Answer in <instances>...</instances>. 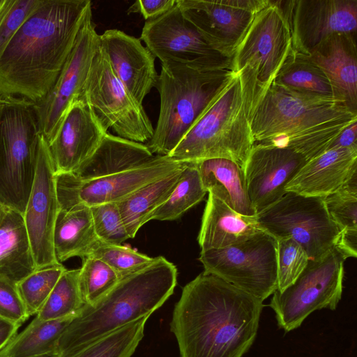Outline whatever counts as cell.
Returning a JSON list of instances; mask_svg holds the SVG:
<instances>
[{"mask_svg": "<svg viewBox=\"0 0 357 357\" xmlns=\"http://www.w3.org/2000/svg\"><path fill=\"white\" fill-rule=\"evenodd\" d=\"M263 301L205 272L186 284L170 321L179 357H242L257 337Z\"/></svg>", "mask_w": 357, "mask_h": 357, "instance_id": "obj_1", "label": "cell"}, {"mask_svg": "<svg viewBox=\"0 0 357 357\" xmlns=\"http://www.w3.org/2000/svg\"><path fill=\"white\" fill-rule=\"evenodd\" d=\"M91 10L90 0H41L0 55V96L43 99Z\"/></svg>", "mask_w": 357, "mask_h": 357, "instance_id": "obj_2", "label": "cell"}, {"mask_svg": "<svg viewBox=\"0 0 357 357\" xmlns=\"http://www.w3.org/2000/svg\"><path fill=\"white\" fill-rule=\"evenodd\" d=\"M357 121L343 100L298 91L273 82L254 112V145L288 148L307 161L327 151L340 132Z\"/></svg>", "mask_w": 357, "mask_h": 357, "instance_id": "obj_3", "label": "cell"}, {"mask_svg": "<svg viewBox=\"0 0 357 357\" xmlns=\"http://www.w3.org/2000/svg\"><path fill=\"white\" fill-rule=\"evenodd\" d=\"M265 92L251 67L234 71L168 156L182 162L224 158L243 168L254 146L252 118Z\"/></svg>", "mask_w": 357, "mask_h": 357, "instance_id": "obj_4", "label": "cell"}, {"mask_svg": "<svg viewBox=\"0 0 357 357\" xmlns=\"http://www.w3.org/2000/svg\"><path fill=\"white\" fill-rule=\"evenodd\" d=\"M175 265L163 257L121 278L92 305H85L68 325L58 343V357H70L93 342L144 317H150L173 294Z\"/></svg>", "mask_w": 357, "mask_h": 357, "instance_id": "obj_5", "label": "cell"}, {"mask_svg": "<svg viewBox=\"0 0 357 357\" xmlns=\"http://www.w3.org/2000/svg\"><path fill=\"white\" fill-rule=\"evenodd\" d=\"M155 88L160 107L153 135L146 146L153 155H169L202 116L234 73L231 67L198 69L161 63Z\"/></svg>", "mask_w": 357, "mask_h": 357, "instance_id": "obj_6", "label": "cell"}, {"mask_svg": "<svg viewBox=\"0 0 357 357\" xmlns=\"http://www.w3.org/2000/svg\"><path fill=\"white\" fill-rule=\"evenodd\" d=\"M40 135L33 102L0 96V202L22 215L33 182Z\"/></svg>", "mask_w": 357, "mask_h": 357, "instance_id": "obj_7", "label": "cell"}, {"mask_svg": "<svg viewBox=\"0 0 357 357\" xmlns=\"http://www.w3.org/2000/svg\"><path fill=\"white\" fill-rule=\"evenodd\" d=\"M345 260L334 248L319 259L309 260L291 285L272 294L268 306L280 329L288 333L298 328L316 310H336L342 295Z\"/></svg>", "mask_w": 357, "mask_h": 357, "instance_id": "obj_8", "label": "cell"}, {"mask_svg": "<svg viewBox=\"0 0 357 357\" xmlns=\"http://www.w3.org/2000/svg\"><path fill=\"white\" fill-rule=\"evenodd\" d=\"M255 217L261 229L277 240H295L310 260L324 256L339 240V230L328 212L324 197L287 192Z\"/></svg>", "mask_w": 357, "mask_h": 357, "instance_id": "obj_9", "label": "cell"}, {"mask_svg": "<svg viewBox=\"0 0 357 357\" xmlns=\"http://www.w3.org/2000/svg\"><path fill=\"white\" fill-rule=\"evenodd\" d=\"M277 239L261 231L249 239L222 249L201 251L204 272L266 300L278 289Z\"/></svg>", "mask_w": 357, "mask_h": 357, "instance_id": "obj_10", "label": "cell"}, {"mask_svg": "<svg viewBox=\"0 0 357 357\" xmlns=\"http://www.w3.org/2000/svg\"><path fill=\"white\" fill-rule=\"evenodd\" d=\"M80 97L107 131L112 129L120 137L142 144L152 138L154 128L143 105L117 78L100 45Z\"/></svg>", "mask_w": 357, "mask_h": 357, "instance_id": "obj_11", "label": "cell"}, {"mask_svg": "<svg viewBox=\"0 0 357 357\" xmlns=\"http://www.w3.org/2000/svg\"><path fill=\"white\" fill-rule=\"evenodd\" d=\"M291 53V36L284 14L277 1L268 0L236 48L231 66L234 71L251 67L266 91Z\"/></svg>", "mask_w": 357, "mask_h": 357, "instance_id": "obj_12", "label": "cell"}, {"mask_svg": "<svg viewBox=\"0 0 357 357\" xmlns=\"http://www.w3.org/2000/svg\"><path fill=\"white\" fill-rule=\"evenodd\" d=\"M92 16L91 10L50 91L43 99L33 102L40 133L48 144L54 139L71 105L80 98L99 47V35Z\"/></svg>", "mask_w": 357, "mask_h": 357, "instance_id": "obj_13", "label": "cell"}, {"mask_svg": "<svg viewBox=\"0 0 357 357\" xmlns=\"http://www.w3.org/2000/svg\"><path fill=\"white\" fill-rule=\"evenodd\" d=\"M161 63H178L198 69L231 67V58L213 48L183 15L176 3L160 17L146 21L140 38Z\"/></svg>", "mask_w": 357, "mask_h": 357, "instance_id": "obj_14", "label": "cell"}, {"mask_svg": "<svg viewBox=\"0 0 357 357\" xmlns=\"http://www.w3.org/2000/svg\"><path fill=\"white\" fill-rule=\"evenodd\" d=\"M185 164L168 155H156L144 166L91 180H81L73 173L55 174L60 209L120 202L144 185L182 168Z\"/></svg>", "mask_w": 357, "mask_h": 357, "instance_id": "obj_15", "label": "cell"}, {"mask_svg": "<svg viewBox=\"0 0 357 357\" xmlns=\"http://www.w3.org/2000/svg\"><path fill=\"white\" fill-rule=\"evenodd\" d=\"M277 1L289 24L294 54L307 56L333 34L356 33L357 0Z\"/></svg>", "mask_w": 357, "mask_h": 357, "instance_id": "obj_16", "label": "cell"}, {"mask_svg": "<svg viewBox=\"0 0 357 357\" xmlns=\"http://www.w3.org/2000/svg\"><path fill=\"white\" fill-rule=\"evenodd\" d=\"M59 211L49 145L40 134L33 182L22 215L36 269L59 264L54 252L53 234Z\"/></svg>", "mask_w": 357, "mask_h": 357, "instance_id": "obj_17", "label": "cell"}, {"mask_svg": "<svg viewBox=\"0 0 357 357\" xmlns=\"http://www.w3.org/2000/svg\"><path fill=\"white\" fill-rule=\"evenodd\" d=\"M268 0H177L183 15L207 43L231 58L255 15Z\"/></svg>", "mask_w": 357, "mask_h": 357, "instance_id": "obj_18", "label": "cell"}, {"mask_svg": "<svg viewBox=\"0 0 357 357\" xmlns=\"http://www.w3.org/2000/svg\"><path fill=\"white\" fill-rule=\"evenodd\" d=\"M307 162L302 155L288 148L253 146L243 171L256 215L284 195L285 186Z\"/></svg>", "mask_w": 357, "mask_h": 357, "instance_id": "obj_19", "label": "cell"}, {"mask_svg": "<svg viewBox=\"0 0 357 357\" xmlns=\"http://www.w3.org/2000/svg\"><path fill=\"white\" fill-rule=\"evenodd\" d=\"M107 132L89 103L80 97L48 144L55 174L75 172L94 153Z\"/></svg>", "mask_w": 357, "mask_h": 357, "instance_id": "obj_20", "label": "cell"}, {"mask_svg": "<svg viewBox=\"0 0 357 357\" xmlns=\"http://www.w3.org/2000/svg\"><path fill=\"white\" fill-rule=\"evenodd\" d=\"M99 40L117 78L143 105L144 98L158 82L154 56L139 38L119 29L106 30L99 35Z\"/></svg>", "mask_w": 357, "mask_h": 357, "instance_id": "obj_21", "label": "cell"}, {"mask_svg": "<svg viewBox=\"0 0 357 357\" xmlns=\"http://www.w3.org/2000/svg\"><path fill=\"white\" fill-rule=\"evenodd\" d=\"M357 174V149L331 148L308 160L285 186L286 192L325 197Z\"/></svg>", "mask_w": 357, "mask_h": 357, "instance_id": "obj_22", "label": "cell"}, {"mask_svg": "<svg viewBox=\"0 0 357 357\" xmlns=\"http://www.w3.org/2000/svg\"><path fill=\"white\" fill-rule=\"evenodd\" d=\"M307 56L327 76L337 96L357 112L356 34H333Z\"/></svg>", "mask_w": 357, "mask_h": 357, "instance_id": "obj_23", "label": "cell"}, {"mask_svg": "<svg viewBox=\"0 0 357 357\" xmlns=\"http://www.w3.org/2000/svg\"><path fill=\"white\" fill-rule=\"evenodd\" d=\"M261 231L255 216L241 215L208 193L197 237L201 251L217 250L246 241Z\"/></svg>", "mask_w": 357, "mask_h": 357, "instance_id": "obj_24", "label": "cell"}, {"mask_svg": "<svg viewBox=\"0 0 357 357\" xmlns=\"http://www.w3.org/2000/svg\"><path fill=\"white\" fill-rule=\"evenodd\" d=\"M155 155L146 144L107 132L94 153L73 174L81 180L98 178L144 166Z\"/></svg>", "mask_w": 357, "mask_h": 357, "instance_id": "obj_25", "label": "cell"}, {"mask_svg": "<svg viewBox=\"0 0 357 357\" xmlns=\"http://www.w3.org/2000/svg\"><path fill=\"white\" fill-rule=\"evenodd\" d=\"M195 163L207 193L213 194L241 215H256L248 197L243 168L224 158Z\"/></svg>", "mask_w": 357, "mask_h": 357, "instance_id": "obj_26", "label": "cell"}, {"mask_svg": "<svg viewBox=\"0 0 357 357\" xmlns=\"http://www.w3.org/2000/svg\"><path fill=\"white\" fill-rule=\"evenodd\" d=\"M98 241L89 207L60 209L53 234L54 252L59 263L75 257H87Z\"/></svg>", "mask_w": 357, "mask_h": 357, "instance_id": "obj_27", "label": "cell"}, {"mask_svg": "<svg viewBox=\"0 0 357 357\" xmlns=\"http://www.w3.org/2000/svg\"><path fill=\"white\" fill-rule=\"evenodd\" d=\"M35 270L23 215L8 208L0 224V277L17 284Z\"/></svg>", "mask_w": 357, "mask_h": 357, "instance_id": "obj_28", "label": "cell"}, {"mask_svg": "<svg viewBox=\"0 0 357 357\" xmlns=\"http://www.w3.org/2000/svg\"><path fill=\"white\" fill-rule=\"evenodd\" d=\"M184 166L144 185L116 202L130 238L135 236L142 226L151 220L152 214L169 197L178 181Z\"/></svg>", "mask_w": 357, "mask_h": 357, "instance_id": "obj_29", "label": "cell"}, {"mask_svg": "<svg viewBox=\"0 0 357 357\" xmlns=\"http://www.w3.org/2000/svg\"><path fill=\"white\" fill-rule=\"evenodd\" d=\"M340 236L335 248L347 259L357 256V174L338 190L324 197Z\"/></svg>", "mask_w": 357, "mask_h": 357, "instance_id": "obj_30", "label": "cell"}, {"mask_svg": "<svg viewBox=\"0 0 357 357\" xmlns=\"http://www.w3.org/2000/svg\"><path fill=\"white\" fill-rule=\"evenodd\" d=\"M74 317L47 321L33 319L0 350V357H36L57 352L59 340Z\"/></svg>", "mask_w": 357, "mask_h": 357, "instance_id": "obj_31", "label": "cell"}, {"mask_svg": "<svg viewBox=\"0 0 357 357\" xmlns=\"http://www.w3.org/2000/svg\"><path fill=\"white\" fill-rule=\"evenodd\" d=\"M273 82L303 93L341 99L325 73L305 55L292 52Z\"/></svg>", "mask_w": 357, "mask_h": 357, "instance_id": "obj_32", "label": "cell"}, {"mask_svg": "<svg viewBox=\"0 0 357 357\" xmlns=\"http://www.w3.org/2000/svg\"><path fill=\"white\" fill-rule=\"evenodd\" d=\"M204 189L195 162H186L167 199L152 214L151 220H174L203 200Z\"/></svg>", "mask_w": 357, "mask_h": 357, "instance_id": "obj_33", "label": "cell"}, {"mask_svg": "<svg viewBox=\"0 0 357 357\" xmlns=\"http://www.w3.org/2000/svg\"><path fill=\"white\" fill-rule=\"evenodd\" d=\"M79 268L62 273L46 301L34 318L36 321L75 317L86 305L79 287Z\"/></svg>", "mask_w": 357, "mask_h": 357, "instance_id": "obj_34", "label": "cell"}, {"mask_svg": "<svg viewBox=\"0 0 357 357\" xmlns=\"http://www.w3.org/2000/svg\"><path fill=\"white\" fill-rule=\"evenodd\" d=\"M149 318L144 317L116 330L70 357H131L144 337Z\"/></svg>", "mask_w": 357, "mask_h": 357, "instance_id": "obj_35", "label": "cell"}, {"mask_svg": "<svg viewBox=\"0 0 357 357\" xmlns=\"http://www.w3.org/2000/svg\"><path fill=\"white\" fill-rule=\"evenodd\" d=\"M121 280L104 261L93 257L82 259L79 273V287L86 305H92L108 294Z\"/></svg>", "mask_w": 357, "mask_h": 357, "instance_id": "obj_36", "label": "cell"}, {"mask_svg": "<svg viewBox=\"0 0 357 357\" xmlns=\"http://www.w3.org/2000/svg\"><path fill=\"white\" fill-rule=\"evenodd\" d=\"M66 269L60 263L47 266L35 270L17 284L29 317L39 312Z\"/></svg>", "mask_w": 357, "mask_h": 357, "instance_id": "obj_37", "label": "cell"}, {"mask_svg": "<svg viewBox=\"0 0 357 357\" xmlns=\"http://www.w3.org/2000/svg\"><path fill=\"white\" fill-rule=\"evenodd\" d=\"M87 257L97 258L110 266L120 277L138 272L155 259L121 245H112L98 241Z\"/></svg>", "mask_w": 357, "mask_h": 357, "instance_id": "obj_38", "label": "cell"}, {"mask_svg": "<svg viewBox=\"0 0 357 357\" xmlns=\"http://www.w3.org/2000/svg\"><path fill=\"white\" fill-rule=\"evenodd\" d=\"M277 241V291L282 292L296 280L310 259L295 240L287 238Z\"/></svg>", "mask_w": 357, "mask_h": 357, "instance_id": "obj_39", "label": "cell"}, {"mask_svg": "<svg viewBox=\"0 0 357 357\" xmlns=\"http://www.w3.org/2000/svg\"><path fill=\"white\" fill-rule=\"evenodd\" d=\"M96 234L104 243L121 245L130 238L116 202L89 207Z\"/></svg>", "mask_w": 357, "mask_h": 357, "instance_id": "obj_40", "label": "cell"}, {"mask_svg": "<svg viewBox=\"0 0 357 357\" xmlns=\"http://www.w3.org/2000/svg\"><path fill=\"white\" fill-rule=\"evenodd\" d=\"M41 0H0V55Z\"/></svg>", "mask_w": 357, "mask_h": 357, "instance_id": "obj_41", "label": "cell"}, {"mask_svg": "<svg viewBox=\"0 0 357 357\" xmlns=\"http://www.w3.org/2000/svg\"><path fill=\"white\" fill-rule=\"evenodd\" d=\"M0 317L20 326L26 321L27 314L17 284L0 277Z\"/></svg>", "mask_w": 357, "mask_h": 357, "instance_id": "obj_42", "label": "cell"}, {"mask_svg": "<svg viewBox=\"0 0 357 357\" xmlns=\"http://www.w3.org/2000/svg\"><path fill=\"white\" fill-rule=\"evenodd\" d=\"M176 0H140L136 1L128 9V13H140L146 21L155 19L169 10Z\"/></svg>", "mask_w": 357, "mask_h": 357, "instance_id": "obj_43", "label": "cell"}, {"mask_svg": "<svg viewBox=\"0 0 357 357\" xmlns=\"http://www.w3.org/2000/svg\"><path fill=\"white\" fill-rule=\"evenodd\" d=\"M357 121L349 125L331 144V148L357 149Z\"/></svg>", "mask_w": 357, "mask_h": 357, "instance_id": "obj_44", "label": "cell"}, {"mask_svg": "<svg viewBox=\"0 0 357 357\" xmlns=\"http://www.w3.org/2000/svg\"><path fill=\"white\" fill-rule=\"evenodd\" d=\"M20 326L0 317V350L17 335Z\"/></svg>", "mask_w": 357, "mask_h": 357, "instance_id": "obj_45", "label": "cell"}, {"mask_svg": "<svg viewBox=\"0 0 357 357\" xmlns=\"http://www.w3.org/2000/svg\"><path fill=\"white\" fill-rule=\"evenodd\" d=\"M8 208H6L1 202H0V224L2 222L7 211Z\"/></svg>", "mask_w": 357, "mask_h": 357, "instance_id": "obj_46", "label": "cell"}, {"mask_svg": "<svg viewBox=\"0 0 357 357\" xmlns=\"http://www.w3.org/2000/svg\"><path fill=\"white\" fill-rule=\"evenodd\" d=\"M36 357H58V354L56 351H55V352L46 354L41 355V356H36Z\"/></svg>", "mask_w": 357, "mask_h": 357, "instance_id": "obj_47", "label": "cell"}]
</instances>
